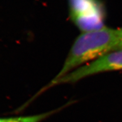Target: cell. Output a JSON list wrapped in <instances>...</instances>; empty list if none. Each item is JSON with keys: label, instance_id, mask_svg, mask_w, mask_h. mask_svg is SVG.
<instances>
[{"label": "cell", "instance_id": "3", "mask_svg": "<svg viewBox=\"0 0 122 122\" xmlns=\"http://www.w3.org/2000/svg\"><path fill=\"white\" fill-rule=\"evenodd\" d=\"M70 16L82 32L104 27L105 9L100 0H68Z\"/></svg>", "mask_w": 122, "mask_h": 122}, {"label": "cell", "instance_id": "4", "mask_svg": "<svg viewBox=\"0 0 122 122\" xmlns=\"http://www.w3.org/2000/svg\"><path fill=\"white\" fill-rule=\"evenodd\" d=\"M72 103H73V102L71 101L58 109L53 110L48 112H44V113L36 114V115L0 118V122H42L54 114L59 112L64 108L68 106Z\"/></svg>", "mask_w": 122, "mask_h": 122}, {"label": "cell", "instance_id": "2", "mask_svg": "<svg viewBox=\"0 0 122 122\" xmlns=\"http://www.w3.org/2000/svg\"><path fill=\"white\" fill-rule=\"evenodd\" d=\"M122 70V49L112 51L81 66L65 75L51 80L41 89L44 92L57 85L74 84L89 76L101 73Z\"/></svg>", "mask_w": 122, "mask_h": 122}, {"label": "cell", "instance_id": "5", "mask_svg": "<svg viewBox=\"0 0 122 122\" xmlns=\"http://www.w3.org/2000/svg\"><path fill=\"white\" fill-rule=\"evenodd\" d=\"M119 36H120V43H119V49H122V27L119 28Z\"/></svg>", "mask_w": 122, "mask_h": 122}, {"label": "cell", "instance_id": "1", "mask_svg": "<svg viewBox=\"0 0 122 122\" xmlns=\"http://www.w3.org/2000/svg\"><path fill=\"white\" fill-rule=\"evenodd\" d=\"M119 43V28L105 25L97 30L82 32L75 40L63 67L53 80L103 55L118 50Z\"/></svg>", "mask_w": 122, "mask_h": 122}]
</instances>
